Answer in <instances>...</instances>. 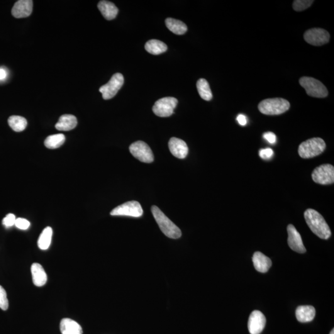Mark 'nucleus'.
Returning a JSON list of instances; mask_svg holds the SVG:
<instances>
[{
  "instance_id": "1",
  "label": "nucleus",
  "mask_w": 334,
  "mask_h": 334,
  "mask_svg": "<svg viewBox=\"0 0 334 334\" xmlns=\"http://www.w3.org/2000/svg\"><path fill=\"white\" fill-rule=\"evenodd\" d=\"M304 219L311 230L323 240H328L331 236L330 228L323 216L318 211L308 209L304 212Z\"/></svg>"
},
{
  "instance_id": "2",
  "label": "nucleus",
  "mask_w": 334,
  "mask_h": 334,
  "mask_svg": "<svg viewBox=\"0 0 334 334\" xmlns=\"http://www.w3.org/2000/svg\"><path fill=\"white\" fill-rule=\"evenodd\" d=\"M152 213L156 223H157L165 235L172 239H178L181 237L182 231L175 224L170 221L158 207L153 206L151 208Z\"/></svg>"
},
{
  "instance_id": "3",
  "label": "nucleus",
  "mask_w": 334,
  "mask_h": 334,
  "mask_svg": "<svg viewBox=\"0 0 334 334\" xmlns=\"http://www.w3.org/2000/svg\"><path fill=\"white\" fill-rule=\"evenodd\" d=\"M289 102L282 98L265 99L258 106L260 113L267 115H279L289 111Z\"/></svg>"
},
{
  "instance_id": "4",
  "label": "nucleus",
  "mask_w": 334,
  "mask_h": 334,
  "mask_svg": "<svg viewBox=\"0 0 334 334\" xmlns=\"http://www.w3.org/2000/svg\"><path fill=\"white\" fill-rule=\"evenodd\" d=\"M326 145L323 139L313 138L302 143L299 146L298 153L303 158H310L321 154Z\"/></svg>"
},
{
  "instance_id": "5",
  "label": "nucleus",
  "mask_w": 334,
  "mask_h": 334,
  "mask_svg": "<svg viewBox=\"0 0 334 334\" xmlns=\"http://www.w3.org/2000/svg\"><path fill=\"white\" fill-rule=\"evenodd\" d=\"M299 82L309 96L315 98H325L328 96V91L326 87L318 79L304 76L300 78Z\"/></svg>"
},
{
  "instance_id": "6",
  "label": "nucleus",
  "mask_w": 334,
  "mask_h": 334,
  "mask_svg": "<svg viewBox=\"0 0 334 334\" xmlns=\"http://www.w3.org/2000/svg\"><path fill=\"white\" fill-rule=\"evenodd\" d=\"M143 214V210L140 202L135 201H129L115 207L111 213L113 216H128L132 218H140Z\"/></svg>"
},
{
  "instance_id": "7",
  "label": "nucleus",
  "mask_w": 334,
  "mask_h": 334,
  "mask_svg": "<svg viewBox=\"0 0 334 334\" xmlns=\"http://www.w3.org/2000/svg\"><path fill=\"white\" fill-rule=\"evenodd\" d=\"M124 84V77L121 73H116L111 77L108 83L102 86L99 89V91L102 94V97L105 100H109L116 96L123 86Z\"/></svg>"
},
{
  "instance_id": "8",
  "label": "nucleus",
  "mask_w": 334,
  "mask_h": 334,
  "mask_svg": "<svg viewBox=\"0 0 334 334\" xmlns=\"http://www.w3.org/2000/svg\"><path fill=\"white\" fill-rule=\"evenodd\" d=\"M178 104V100L174 97H167L158 100L152 107L156 115L159 117H169L174 113Z\"/></svg>"
},
{
  "instance_id": "9",
  "label": "nucleus",
  "mask_w": 334,
  "mask_h": 334,
  "mask_svg": "<svg viewBox=\"0 0 334 334\" xmlns=\"http://www.w3.org/2000/svg\"><path fill=\"white\" fill-rule=\"evenodd\" d=\"M312 179L316 184L327 185L334 182V167L330 164H324L316 168L312 174Z\"/></svg>"
},
{
  "instance_id": "10",
  "label": "nucleus",
  "mask_w": 334,
  "mask_h": 334,
  "mask_svg": "<svg viewBox=\"0 0 334 334\" xmlns=\"http://www.w3.org/2000/svg\"><path fill=\"white\" fill-rule=\"evenodd\" d=\"M130 151L134 157L144 163H152L154 160L152 150L147 144L138 141L130 146Z\"/></svg>"
},
{
  "instance_id": "11",
  "label": "nucleus",
  "mask_w": 334,
  "mask_h": 334,
  "mask_svg": "<svg viewBox=\"0 0 334 334\" xmlns=\"http://www.w3.org/2000/svg\"><path fill=\"white\" fill-rule=\"evenodd\" d=\"M304 38L309 44L322 46L329 42L330 34L323 29L313 28L305 32Z\"/></svg>"
},
{
  "instance_id": "12",
  "label": "nucleus",
  "mask_w": 334,
  "mask_h": 334,
  "mask_svg": "<svg viewBox=\"0 0 334 334\" xmlns=\"http://www.w3.org/2000/svg\"><path fill=\"white\" fill-rule=\"evenodd\" d=\"M266 319L260 311H253L250 314L248 323L249 332L251 334H260L264 330Z\"/></svg>"
},
{
  "instance_id": "13",
  "label": "nucleus",
  "mask_w": 334,
  "mask_h": 334,
  "mask_svg": "<svg viewBox=\"0 0 334 334\" xmlns=\"http://www.w3.org/2000/svg\"><path fill=\"white\" fill-rule=\"evenodd\" d=\"M288 244L292 250L298 253H306V250L303 245L300 234L293 225L290 224L287 226Z\"/></svg>"
},
{
  "instance_id": "14",
  "label": "nucleus",
  "mask_w": 334,
  "mask_h": 334,
  "mask_svg": "<svg viewBox=\"0 0 334 334\" xmlns=\"http://www.w3.org/2000/svg\"><path fill=\"white\" fill-rule=\"evenodd\" d=\"M33 9V1L31 0H19L12 9L11 13L14 18H24L31 15Z\"/></svg>"
},
{
  "instance_id": "15",
  "label": "nucleus",
  "mask_w": 334,
  "mask_h": 334,
  "mask_svg": "<svg viewBox=\"0 0 334 334\" xmlns=\"http://www.w3.org/2000/svg\"><path fill=\"white\" fill-rule=\"evenodd\" d=\"M170 152L175 157L183 159L186 158L188 153V147L184 141L177 138H172L169 143Z\"/></svg>"
},
{
  "instance_id": "16",
  "label": "nucleus",
  "mask_w": 334,
  "mask_h": 334,
  "mask_svg": "<svg viewBox=\"0 0 334 334\" xmlns=\"http://www.w3.org/2000/svg\"><path fill=\"white\" fill-rule=\"evenodd\" d=\"M252 260L255 269L258 272H267L271 267L272 261L270 258L260 252L255 253Z\"/></svg>"
},
{
  "instance_id": "17",
  "label": "nucleus",
  "mask_w": 334,
  "mask_h": 334,
  "mask_svg": "<svg viewBox=\"0 0 334 334\" xmlns=\"http://www.w3.org/2000/svg\"><path fill=\"white\" fill-rule=\"evenodd\" d=\"M34 284L37 287H42L47 281V275L44 269L38 263H34L31 266Z\"/></svg>"
},
{
  "instance_id": "18",
  "label": "nucleus",
  "mask_w": 334,
  "mask_h": 334,
  "mask_svg": "<svg viewBox=\"0 0 334 334\" xmlns=\"http://www.w3.org/2000/svg\"><path fill=\"white\" fill-rule=\"evenodd\" d=\"M316 309L312 306H299L296 309V318L300 323H308L313 320Z\"/></svg>"
},
{
  "instance_id": "19",
  "label": "nucleus",
  "mask_w": 334,
  "mask_h": 334,
  "mask_svg": "<svg viewBox=\"0 0 334 334\" xmlns=\"http://www.w3.org/2000/svg\"><path fill=\"white\" fill-rule=\"evenodd\" d=\"M77 121L75 116L72 114H63L61 116L59 120L56 124L57 130L63 131H68L73 130L77 126Z\"/></svg>"
},
{
  "instance_id": "20",
  "label": "nucleus",
  "mask_w": 334,
  "mask_h": 334,
  "mask_svg": "<svg viewBox=\"0 0 334 334\" xmlns=\"http://www.w3.org/2000/svg\"><path fill=\"white\" fill-rule=\"evenodd\" d=\"M62 334H82V329L79 324L69 318L63 319L60 323Z\"/></svg>"
},
{
  "instance_id": "21",
  "label": "nucleus",
  "mask_w": 334,
  "mask_h": 334,
  "mask_svg": "<svg viewBox=\"0 0 334 334\" xmlns=\"http://www.w3.org/2000/svg\"><path fill=\"white\" fill-rule=\"evenodd\" d=\"M98 8L104 18L109 21L115 18L118 13V8L114 3L109 1H100Z\"/></svg>"
},
{
  "instance_id": "22",
  "label": "nucleus",
  "mask_w": 334,
  "mask_h": 334,
  "mask_svg": "<svg viewBox=\"0 0 334 334\" xmlns=\"http://www.w3.org/2000/svg\"><path fill=\"white\" fill-rule=\"evenodd\" d=\"M146 50L152 55H160L167 50V46L163 41L158 40H150L146 42Z\"/></svg>"
},
{
  "instance_id": "23",
  "label": "nucleus",
  "mask_w": 334,
  "mask_h": 334,
  "mask_svg": "<svg viewBox=\"0 0 334 334\" xmlns=\"http://www.w3.org/2000/svg\"><path fill=\"white\" fill-rule=\"evenodd\" d=\"M165 24L170 31L177 35H183L187 31L186 24L178 19L167 18L165 20Z\"/></svg>"
},
{
  "instance_id": "24",
  "label": "nucleus",
  "mask_w": 334,
  "mask_h": 334,
  "mask_svg": "<svg viewBox=\"0 0 334 334\" xmlns=\"http://www.w3.org/2000/svg\"><path fill=\"white\" fill-rule=\"evenodd\" d=\"M197 91L199 96L204 101H210L213 99V93H212L210 86L208 82L203 78L197 80L196 84Z\"/></svg>"
},
{
  "instance_id": "25",
  "label": "nucleus",
  "mask_w": 334,
  "mask_h": 334,
  "mask_svg": "<svg viewBox=\"0 0 334 334\" xmlns=\"http://www.w3.org/2000/svg\"><path fill=\"white\" fill-rule=\"evenodd\" d=\"M53 235L52 228L48 226L46 227L39 236L38 246L40 250H46L50 247Z\"/></svg>"
},
{
  "instance_id": "26",
  "label": "nucleus",
  "mask_w": 334,
  "mask_h": 334,
  "mask_svg": "<svg viewBox=\"0 0 334 334\" xmlns=\"http://www.w3.org/2000/svg\"><path fill=\"white\" fill-rule=\"evenodd\" d=\"M9 126L16 132H21L24 131L28 125L26 119L20 116H11L8 119Z\"/></svg>"
},
{
  "instance_id": "27",
  "label": "nucleus",
  "mask_w": 334,
  "mask_h": 334,
  "mask_svg": "<svg viewBox=\"0 0 334 334\" xmlns=\"http://www.w3.org/2000/svg\"><path fill=\"white\" fill-rule=\"evenodd\" d=\"M66 138L63 134H57L48 136L45 140V146L46 148L54 149L62 146L64 144Z\"/></svg>"
},
{
  "instance_id": "28",
  "label": "nucleus",
  "mask_w": 334,
  "mask_h": 334,
  "mask_svg": "<svg viewBox=\"0 0 334 334\" xmlns=\"http://www.w3.org/2000/svg\"><path fill=\"white\" fill-rule=\"evenodd\" d=\"M313 2L311 0H296L293 3V8L296 11H303L309 8Z\"/></svg>"
},
{
  "instance_id": "29",
  "label": "nucleus",
  "mask_w": 334,
  "mask_h": 334,
  "mask_svg": "<svg viewBox=\"0 0 334 334\" xmlns=\"http://www.w3.org/2000/svg\"><path fill=\"white\" fill-rule=\"evenodd\" d=\"M8 307L9 302L6 292L3 287L0 285V308L6 311L8 309Z\"/></svg>"
},
{
  "instance_id": "30",
  "label": "nucleus",
  "mask_w": 334,
  "mask_h": 334,
  "mask_svg": "<svg viewBox=\"0 0 334 334\" xmlns=\"http://www.w3.org/2000/svg\"><path fill=\"white\" fill-rule=\"evenodd\" d=\"M14 225L20 230H26L30 226V223L25 219L18 218L16 219Z\"/></svg>"
},
{
  "instance_id": "31",
  "label": "nucleus",
  "mask_w": 334,
  "mask_h": 334,
  "mask_svg": "<svg viewBox=\"0 0 334 334\" xmlns=\"http://www.w3.org/2000/svg\"><path fill=\"white\" fill-rule=\"evenodd\" d=\"M16 220V217L14 214H9L3 219V224L6 227L9 228L15 225Z\"/></svg>"
},
{
  "instance_id": "32",
  "label": "nucleus",
  "mask_w": 334,
  "mask_h": 334,
  "mask_svg": "<svg viewBox=\"0 0 334 334\" xmlns=\"http://www.w3.org/2000/svg\"><path fill=\"white\" fill-rule=\"evenodd\" d=\"M260 158L264 160H269L274 155V151L270 148H263L259 152Z\"/></svg>"
},
{
  "instance_id": "33",
  "label": "nucleus",
  "mask_w": 334,
  "mask_h": 334,
  "mask_svg": "<svg viewBox=\"0 0 334 334\" xmlns=\"http://www.w3.org/2000/svg\"><path fill=\"white\" fill-rule=\"evenodd\" d=\"M263 138L268 141L270 144H275L277 141V137L274 133L272 132H266L263 135Z\"/></svg>"
},
{
  "instance_id": "34",
  "label": "nucleus",
  "mask_w": 334,
  "mask_h": 334,
  "mask_svg": "<svg viewBox=\"0 0 334 334\" xmlns=\"http://www.w3.org/2000/svg\"><path fill=\"white\" fill-rule=\"evenodd\" d=\"M236 119H237L238 123L241 126H246V124H247V118H246V117L244 114H239Z\"/></svg>"
},
{
  "instance_id": "35",
  "label": "nucleus",
  "mask_w": 334,
  "mask_h": 334,
  "mask_svg": "<svg viewBox=\"0 0 334 334\" xmlns=\"http://www.w3.org/2000/svg\"><path fill=\"white\" fill-rule=\"evenodd\" d=\"M7 72L4 68H0V80L5 79L7 77Z\"/></svg>"
},
{
  "instance_id": "36",
  "label": "nucleus",
  "mask_w": 334,
  "mask_h": 334,
  "mask_svg": "<svg viewBox=\"0 0 334 334\" xmlns=\"http://www.w3.org/2000/svg\"><path fill=\"white\" fill-rule=\"evenodd\" d=\"M330 334H334V329H333V330L331 331Z\"/></svg>"
}]
</instances>
